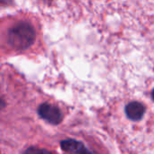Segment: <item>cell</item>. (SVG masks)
<instances>
[{"label": "cell", "mask_w": 154, "mask_h": 154, "mask_svg": "<svg viewBox=\"0 0 154 154\" xmlns=\"http://www.w3.org/2000/svg\"><path fill=\"white\" fill-rule=\"evenodd\" d=\"M35 40L33 27L25 22H20L12 26L7 33V42L15 50H25L29 48Z\"/></svg>", "instance_id": "cell-1"}, {"label": "cell", "mask_w": 154, "mask_h": 154, "mask_svg": "<svg viewBox=\"0 0 154 154\" xmlns=\"http://www.w3.org/2000/svg\"><path fill=\"white\" fill-rule=\"evenodd\" d=\"M38 115L48 123L57 125L62 121V113L55 106L43 103L38 107Z\"/></svg>", "instance_id": "cell-2"}, {"label": "cell", "mask_w": 154, "mask_h": 154, "mask_svg": "<svg viewBox=\"0 0 154 154\" xmlns=\"http://www.w3.org/2000/svg\"><path fill=\"white\" fill-rule=\"evenodd\" d=\"M60 147L67 154H92L82 143L73 139H67L60 142Z\"/></svg>", "instance_id": "cell-3"}, {"label": "cell", "mask_w": 154, "mask_h": 154, "mask_svg": "<svg viewBox=\"0 0 154 154\" xmlns=\"http://www.w3.org/2000/svg\"><path fill=\"white\" fill-rule=\"evenodd\" d=\"M145 113V106L140 102H131L125 106V114L130 120L139 121Z\"/></svg>", "instance_id": "cell-4"}, {"label": "cell", "mask_w": 154, "mask_h": 154, "mask_svg": "<svg viewBox=\"0 0 154 154\" xmlns=\"http://www.w3.org/2000/svg\"><path fill=\"white\" fill-rule=\"evenodd\" d=\"M23 154H51V152L45 149H40L37 147H29Z\"/></svg>", "instance_id": "cell-5"}, {"label": "cell", "mask_w": 154, "mask_h": 154, "mask_svg": "<svg viewBox=\"0 0 154 154\" xmlns=\"http://www.w3.org/2000/svg\"><path fill=\"white\" fill-rule=\"evenodd\" d=\"M4 106H5V103H4V101H3V100H1V99H0V109H2Z\"/></svg>", "instance_id": "cell-6"}]
</instances>
